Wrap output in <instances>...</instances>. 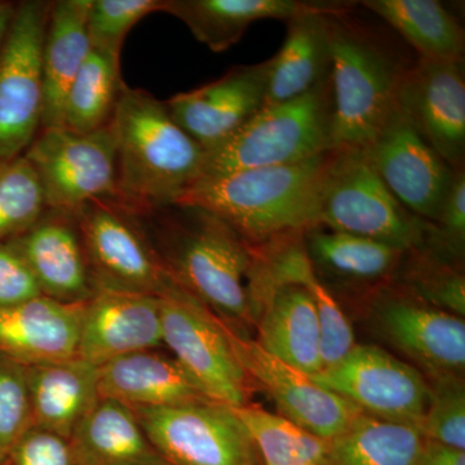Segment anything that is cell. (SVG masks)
I'll list each match as a JSON object with an SVG mask.
<instances>
[{"instance_id": "1", "label": "cell", "mask_w": 465, "mask_h": 465, "mask_svg": "<svg viewBox=\"0 0 465 465\" xmlns=\"http://www.w3.org/2000/svg\"><path fill=\"white\" fill-rule=\"evenodd\" d=\"M110 125L116 198L131 210L174 206L201 179L206 150L173 121L166 101L124 85Z\"/></svg>"}, {"instance_id": "2", "label": "cell", "mask_w": 465, "mask_h": 465, "mask_svg": "<svg viewBox=\"0 0 465 465\" xmlns=\"http://www.w3.org/2000/svg\"><path fill=\"white\" fill-rule=\"evenodd\" d=\"M331 152L298 163L202 177L177 204L219 216L255 247L302 234L320 226L321 183Z\"/></svg>"}, {"instance_id": "3", "label": "cell", "mask_w": 465, "mask_h": 465, "mask_svg": "<svg viewBox=\"0 0 465 465\" xmlns=\"http://www.w3.org/2000/svg\"><path fill=\"white\" fill-rule=\"evenodd\" d=\"M157 211L167 223L166 250L159 255L173 280L231 329L252 320L256 247L203 208L174 204Z\"/></svg>"}, {"instance_id": "4", "label": "cell", "mask_w": 465, "mask_h": 465, "mask_svg": "<svg viewBox=\"0 0 465 465\" xmlns=\"http://www.w3.org/2000/svg\"><path fill=\"white\" fill-rule=\"evenodd\" d=\"M348 8L339 5L330 12L333 150H362L374 142L397 108L411 65L349 16Z\"/></svg>"}, {"instance_id": "5", "label": "cell", "mask_w": 465, "mask_h": 465, "mask_svg": "<svg viewBox=\"0 0 465 465\" xmlns=\"http://www.w3.org/2000/svg\"><path fill=\"white\" fill-rule=\"evenodd\" d=\"M331 150L329 76L302 96L264 106L228 140L208 150L202 177L298 163Z\"/></svg>"}, {"instance_id": "6", "label": "cell", "mask_w": 465, "mask_h": 465, "mask_svg": "<svg viewBox=\"0 0 465 465\" xmlns=\"http://www.w3.org/2000/svg\"><path fill=\"white\" fill-rule=\"evenodd\" d=\"M320 225L409 252L423 247L430 223L397 201L361 150H332L321 183Z\"/></svg>"}, {"instance_id": "7", "label": "cell", "mask_w": 465, "mask_h": 465, "mask_svg": "<svg viewBox=\"0 0 465 465\" xmlns=\"http://www.w3.org/2000/svg\"><path fill=\"white\" fill-rule=\"evenodd\" d=\"M159 298L162 344L208 400L249 405L252 381L235 357L226 324L174 281Z\"/></svg>"}, {"instance_id": "8", "label": "cell", "mask_w": 465, "mask_h": 465, "mask_svg": "<svg viewBox=\"0 0 465 465\" xmlns=\"http://www.w3.org/2000/svg\"><path fill=\"white\" fill-rule=\"evenodd\" d=\"M96 289L159 296L174 282L139 213L118 198L74 211Z\"/></svg>"}, {"instance_id": "9", "label": "cell", "mask_w": 465, "mask_h": 465, "mask_svg": "<svg viewBox=\"0 0 465 465\" xmlns=\"http://www.w3.org/2000/svg\"><path fill=\"white\" fill-rule=\"evenodd\" d=\"M155 451L170 465H264L232 407L215 401L131 407Z\"/></svg>"}, {"instance_id": "10", "label": "cell", "mask_w": 465, "mask_h": 465, "mask_svg": "<svg viewBox=\"0 0 465 465\" xmlns=\"http://www.w3.org/2000/svg\"><path fill=\"white\" fill-rule=\"evenodd\" d=\"M51 5L18 3L0 48V161L24 155L42 130V47Z\"/></svg>"}, {"instance_id": "11", "label": "cell", "mask_w": 465, "mask_h": 465, "mask_svg": "<svg viewBox=\"0 0 465 465\" xmlns=\"http://www.w3.org/2000/svg\"><path fill=\"white\" fill-rule=\"evenodd\" d=\"M50 210L74 213L94 200L116 197L115 140L110 124L91 134L42 130L24 153Z\"/></svg>"}, {"instance_id": "12", "label": "cell", "mask_w": 465, "mask_h": 465, "mask_svg": "<svg viewBox=\"0 0 465 465\" xmlns=\"http://www.w3.org/2000/svg\"><path fill=\"white\" fill-rule=\"evenodd\" d=\"M312 378L367 415L421 430L430 403V382L414 366L384 349L356 344L339 362Z\"/></svg>"}, {"instance_id": "13", "label": "cell", "mask_w": 465, "mask_h": 465, "mask_svg": "<svg viewBox=\"0 0 465 465\" xmlns=\"http://www.w3.org/2000/svg\"><path fill=\"white\" fill-rule=\"evenodd\" d=\"M361 152L410 213L428 223L439 219L458 171L421 139L399 108L374 142Z\"/></svg>"}, {"instance_id": "14", "label": "cell", "mask_w": 465, "mask_h": 465, "mask_svg": "<svg viewBox=\"0 0 465 465\" xmlns=\"http://www.w3.org/2000/svg\"><path fill=\"white\" fill-rule=\"evenodd\" d=\"M397 108L452 170L464 171V60L418 58L403 76Z\"/></svg>"}, {"instance_id": "15", "label": "cell", "mask_w": 465, "mask_h": 465, "mask_svg": "<svg viewBox=\"0 0 465 465\" xmlns=\"http://www.w3.org/2000/svg\"><path fill=\"white\" fill-rule=\"evenodd\" d=\"M226 330L235 357L250 381L269 394L283 418L314 436L332 440L362 414L353 403L321 387L311 375L272 356L252 339L243 338L231 327L226 326Z\"/></svg>"}, {"instance_id": "16", "label": "cell", "mask_w": 465, "mask_h": 465, "mask_svg": "<svg viewBox=\"0 0 465 465\" xmlns=\"http://www.w3.org/2000/svg\"><path fill=\"white\" fill-rule=\"evenodd\" d=\"M268 60L235 66L222 78L166 101L168 112L194 142L215 149L264 108Z\"/></svg>"}, {"instance_id": "17", "label": "cell", "mask_w": 465, "mask_h": 465, "mask_svg": "<svg viewBox=\"0 0 465 465\" xmlns=\"http://www.w3.org/2000/svg\"><path fill=\"white\" fill-rule=\"evenodd\" d=\"M158 296L96 289L84 304L76 358L97 367L161 347Z\"/></svg>"}, {"instance_id": "18", "label": "cell", "mask_w": 465, "mask_h": 465, "mask_svg": "<svg viewBox=\"0 0 465 465\" xmlns=\"http://www.w3.org/2000/svg\"><path fill=\"white\" fill-rule=\"evenodd\" d=\"M376 322L382 336L432 379L463 371L464 318L415 296L391 295L376 305Z\"/></svg>"}, {"instance_id": "19", "label": "cell", "mask_w": 465, "mask_h": 465, "mask_svg": "<svg viewBox=\"0 0 465 465\" xmlns=\"http://www.w3.org/2000/svg\"><path fill=\"white\" fill-rule=\"evenodd\" d=\"M9 242L25 260L45 298L84 304L94 296L96 284L74 213L47 208L32 228Z\"/></svg>"}, {"instance_id": "20", "label": "cell", "mask_w": 465, "mask_h": 465, "mask_svg": "<svg viewBox=\"0 0 465 465\" xmlns=\"http://www.w3.org/2000/svg\"><path fill=\"white\" fill-rule=\"evenodd\" d=\"M84 304L41 295L0 308V356L24 366L75 357Z\"/></svg>"}, {"instance_id": "21", "label": "cell", "mask_w": 465, "mask_h": 465, "mask_svg": "<svg viewBox=\"0 0 465 465\" xmlns=\"http://www.w3.org/2000/svg\"><path fill=\"white\" fill-rule=\"evenodd\" d=\"M256 342L272 356L308 375L323 369L321 329L311 293L300 284H278L252 305Z\"/></svg>"}, {"instance_id": "22", "label": "cell", "mask_w": 465, "mask_h": 465, "mask_svg": "<svg viewBox=\"0 0 465 465\" xmlns=\"http://www.w3.org/2000/svg\"><path fill=\"white\" fill-rule=\"evenodd\" d=\"M339 3H312L287 23L282 48L268 60L265 105L302 96L330 76V12Z\"/></svg>"}, {"instance_id": "23", "label": "cell", "mask_w": 465, "mask_h": 465, "mask_svg": "<svg viewBox=\"0 0 465 465\" xmlns=\"http://www.w3.org/2000/svg\"><path fill=\"white\" fill-rule=\"evenodd\" d=\"M100 397L130 407H170L207 401L173 356L155 349L128 354L100 367Z\"/></svg>"}, {"instance_id": "24", "label": "cell", "mask_w": 465, "mask_h": 465, "mask_svg": "<svg viewBox=\"0 0 465 465\" xmlns=\"http://www.w3.org/2000/svg\"><path fill=\"white\" fill-rule=\"evenodd\" d=\"M35 427L69 440L101 399L100 367L73 357L26 366Z\"/></svg>"}, {"instance_id": "25", "label": "cell", "mask_w": 465, "mask_h": 465, "mask_svg": "<svg viewBox=\"0 0 465 465\" xmlns=\"http://www.w3.org/2000/svg\"><path fill=\"white\" fill-rule=\"evenodd\" d=\"M90 5L91 0L52 2L42 47V130L63 127L67 91L91 52Z\"/></svg>"}, {"instance_id": "26", "label": "cell", "mask_w": 465, "mask_h": 465, "mask_svg": "<svg viewBox=\"0 0 465 465\" xmlns=\"http://www.w3.org/2000/svg\"><path fill=\"white\" fill-rule=\"evenodd\" d=\"M79 465H157L155 451L134 410L118 401L101 399L69 439Z\"/></svg>"}, {"instance_id": "27", "label": "cell", "mask_w": 465, "mask_h": 465, "mask_svg": "<svg viewBox=\"0 0 465 465\" xmlns=\"http://www.w3.org/2000/svg\"><path fill=\"white\" fill-rule=\"evenodd\" d=\"M312 3L298 0H163L162 12L176 17L213 52L237 45L252 24L289 21Z\"/></svg>"}, {"instance_id": "28", "label": "cell", "mask_w": 465, "mask_h": 465, "mask_svg": "<svg viewBox=\"0 0 465 465\" xmlns=\"http://www.w3.org/2000/svg\"><path fill=\"white\" fill-rule=\"evenodd\" d=\"M425 60H464L465 34L457 18L437 0H365Z\"/></svg>"}, {"instance_id": "29", "label": "cell", "mask_w": 465, "mask_h": 465, "mask_svg": "<svg viewBox=\"0 0 465 465\" xmlns=\"http://www.w3.org/2000/svg\"><path fill=\"white\" fill-rule=\"evenodd\" d=\"M423 430L362 412L330 440L324 465H419L427 445Z\"/></svg>"}, {"instance_id": "30", "label": "cell", "mask_w": 465, "mask_h": 465, "mask_svg": "<svg viewBox=\"0 0 465 465\" xmlns=\"http://www.w3.org/2000/svg\"><path fill=\"white\" fill-rule=\"evenodd\" d=\"M304 244L313 266L344 280L362 282L387 277L406 253L381 242L321 225L304 232Z\"/></svg>"}, {"instance_id": "31", "label": "cell", "mask_w": 465, "mask_h": 465, "mask_svg": "<svg viewBox=\"0 0 465 465\" xmlns=\"http://www.w3.org/2000/svg\"><path fill=\"white\" fill-rule=\"evenodd\" d=\"M124 85L121 63L91 50L67 91L63 128L75 134H91L106 127Z\"/></svg>"}, {"instance_id": "32", "label": "cell", "mask_w": 465, "mask_h": 465, "mask_svg": "<svg viewBox=\"0 0 465 465\" xmlns=\"http://www.w3.org/2000/svg\"><path fill=\"white\" fill-rule=\"evenodd\" d=\"M232 409L249 430L264 465H324L330 440L250 403Z\"/></svg>"}, {"instance_id": "33", "label": "cell", "mask_w": 465, "mask_h": 465, "mask_svg": "<svg viewBox=\"0 0 465 465\" xmlns=\"http://www.w3.org/2000/svg\"><path fill=\"white\" fill-rule=\"evenodd\" d=\"M45 211L41 183L25 155L0 161V242L25 232Z\"/></svg>"}, {"instance_id": "34", "label": "cell", "mask_w": 465, "mask_h": 465, "mask_svg": "<svg viewBox=\"0 0 465 465\" xmlns=\"http://www.w3.org/2000/svg\"><path fill=\"white\" fill-rule=\"evenodd\" d=\"M162 8L163 0H91L87 18L91 50L121 61L122 47L131 29Z\"/></svg>"}, {"instance_id": "35", "label": "cell", "mask_w": 465, "mask_h": 465, "mask_svg": "<svg viewBox=\"0 0 465 465\" xmlns=\"http://www.w3.org/2000/svg\"><path fill=\"white\" fill-rule=\"evenodd\" d=\"M421 430L425 439L465 451V390L459 376L433 379Z\"/></svg>"}, {"instance_id": "36", "label": "cell", "mask_w": 465, "mask_h": 465, "mask_svg": "<svg viewBox=\"0 0 465 465\" xmlns=\"http://www.w3.org/2000/svg\"><path fill=\"white\" fill-rule=\"evenodd\" d=\"M33 425L26 366L0 356V465Z\"/></svg>"}, {"instance_id": "37", "label": "cell", "mask_w": 465, "mask_h": 465, "mask_svg": "<svg viewBox=\"0 0 465 465\" xmlns=\"http://www.w3.org/2000/svg\"><path fill=\"white\" fill-rule=\"evenodd\" d=\"M407 272V284L415 298L463 318L465 316V281L463 273L439 256L415 259Z\"/></svg>"}, {"instance_id": "38", "label": "cell", "mask_w": 465, "mask_h": 465, "mask_svg": "<svg viewBox=\"0 0 465 465\" xmlns=\"http://www.w3.org/2000/svg\"><path fill=\"white\" fill-rule=\"evenodd\" d=\"M442 252L445 262L460 260L465 243V171L455 173L451 185L440 207L439 219L430 223L425 241Z\"/></svg>"}, {"instance_id": "39", "label": "cell", "mask_w": 465, "mask_h": 465, "mask_svg": "<svg viewBox=\"0 0 465 465\" xmlns=\"http://www.w3.org/2000/svg\"><path fill=\"white\" fill-rule=\"evenodd\" d=\"M5 465H79L69 440L33 425L17 440Z\"/></svg>"}, {"instance_id": "40", "label": "cell", "mask_w": 465, "mask_h": 465, "mask_svg": "<svg viewBox=\"0 0 465 465\" xmlns=\"http://www.w3.org/2000/svg\"><path fill=\"white\" fill-rule=\"evenodd\" d=\"M29 266L11 242H0V308L41 296Z\"/></svg>"}, {"instance_id": "41", "label": "cell", "mask_w": 465, "mask_h": 465, "mask_svg": "<svg viewBox=\"0 0 465 465\" xmlns=\"http://www.w3.org/2000/svg\"><path fill=\"white\" fill-rule=\"evenodd\" d=\"M419 465H465V451L427 440Z\"/></svg>"}, {"instance_id": "42", "label": "cell", "mask_w": 465, "mask_h": 465, "mask_svg": "<svg viewBox=\"0 0 465 465\" xmlns=\"http://www.w3.org/2000/svg\"><path fill=\"white\" fill-rule=\"evenodd\" d=\"M16 5V3L0 0V48H2L3 43H5L9 26H11L12 20H14Z\"/></svg>"}, {"instance_id": "43", "label": "cell", "mask_w": 465, "mask_h": 465, "mask_svg": "<svg viewBox=\"0 0 465 465\" xmlns=\"http://www.w3.org/2000/svg\"><path fill=\"white\" fill-rule=\"evenodd\" d=\"M157 465H170V464H168V463H166V461H164V463L157 464Z\"/></svg>"}, {"instance_id": "44", "label": "cell", "mask_w": 465, "mask_h": 465, "mask_svg": "<svg viewBox=\"0 0 465 465\" xmlns=\"http://www.w3.org/2000/svg\"><path fill=\"white\" fill-rule=\"evenodd\" d=\"M3 465H5V464H3Z\"/></svg>"}]
</instances>
